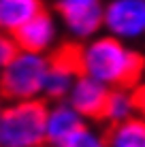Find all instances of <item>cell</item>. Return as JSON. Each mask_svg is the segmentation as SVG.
Wrapping results in <instances>:
<instances>
[{"label":"cell","mask_w":145,"mask_h":147,"mask_svg":"<svg viewBox=\"0 0 145 147\" xmlns=\"http://www.w3.org/2000/svg\"><path fill=\"white\" fill-rule=\"evenodd\" d=\"M75 62L81 75L96 79L105 88H134L145 75V51L141 47L96 34V36L73 45Z\"/></svg>","instance_id":"cell-1"},{"label":"cell","mask_w":145,"mask_h":147,"mask_svg":"<svg viewBox=\"0 0 145 147\" xmlns=\"http://www.w3.org/2000/svg\"><path fill=\"white\" fill-rule=\"evenodd\" d=\"M45 109L43 98L4 102L0 109V147H43Z\"/></svg>","instance_id":"cell-2"},{"label":"cell","mask_w":145,"mask_h":147,"mask_svg":"<svg viewBox=\"0 0 145 147\" xmlns=\"http://www.w3.org/2000/svg\"><path fill=\"white\" fill-rule=\"evenodd\" d=\"M47 66L49 55L17 49L0 68V98L4 102L43 98Z\"/></svg>","instance_id":"cell-3"},{"label":"cell","mask_w":145,"mask_h":147,"mask_svg":"<svg viewBox=\"0 0 145 147\" xmlns=\"http://www.w3.org/2000/svg\"><path fill=\"white\" fill-rule=\"evenodd\" d=\"M103 9L105 0H51V13L73 45L103 32Z\"/></svg>","instance_id":"cell-4"},{"label":"cell","mask_w":145,"mask_h":147,"mask_svg":"<svg viewBox=\"0 0 145 147\" xmlns=\"http://www.w3.org/2000/svg\"><path fill=\"white\" fill-rule=\"evenodd\" d=\"M103 32L134 47L145 45V0H105Z\"/></svg>","instance_id":"cell-5"},{"label":"cell","mask_w":145,"mask_h":147,"mask_svg":"<svg viewBox=\"0 0 145 147\" xmlns=\"http://www.w3.org/2000/svg\"><path fill=\"white\" fill-rule=\"evenodd\" d=\"M17 49L34 51L43 55H51L56 49L62 47V28H60L56 15L49 9H43L30 22H26L13 34Z\"/></svg>","instance_id":"cell-6"},{"label":"cell","mask_w":145,"mask_h":147,"mask_svg":"<svg viewBox=\"0 0 145 147\" xmlns=\"http://www.w3.org/2000/svg\"><path fill=\"white\" fill-rule=\"evenodd\" d=\"M77 77H79V68L75 62L73 43L62 45L49 55V66H47V75H45V85H43V100L45 102L66 100Z\"/></svg>","instance_id":"cell-7"},{"label":"cell","mask_w":145,"mask_h":147,"mask_svg":"<svg viewBox=\"0 0 145 147\" xmlns=\"http://www.w3.org/2000/svg\"><path fill=\"white\" fill-rule=\"evenodd\" d=\"M83 124H88V121L66 100L47 102V109H45V145L43 147H60Z\"/></svg>","instance_id":"cell-8"},{"label":"cell","mask_w":145,"mask_h":147,"mask_svg":"<svg viewBox=\"0 0 145 147\" xmlns=\"http://www.w3.org/2000/svg\"><path fill=\"white\" fill-rule=\"evenodd\" d=\"M107 92H109V88H105L96 79L86 77V75L79 73V77L75 79L71 92L66 96V102L86 121H100Z\"/></svg>","instance_id":"cell-9"},{"label":"cell","mask_w":145,"mask_h":147,"mask_svg":"<svg viewBox=\"0 0 145 147\" xmlns=\"http://www.w3.org/2000/svg\"><path fill=\"white\" fill-rule=\"evenodd\" d=\"M43 9H47L45 0H0V32L13 36Z\"/></svg>","instance_id":"cell-10"},{"label":"cell","mask_w":145,"mask_h":147,"mask_svg":"<svg viewBox=\"0 0 145 147\" xmlns=\"http://www.w3.org/2000/svg\"><path fill=\"white\" fill-rule=\"evenodd\" d=\"M137 115L132 88H111L105 98V107L100 113V121L107 126H115Z\"/></svg>","instance_id":"cell-11"},{"label":"cell","mask_w":145,"mask_h":147,"mask_svg":"<svg viewBox=\"0 0 145 147\" xmlns=\"http://www.w3.org/2000/svg\"><path fill=\"white\" fill-rule=\"evenodd\" d=\"M107 147H145V117H134L115 126H107L105 130Z\"/></svg>","instance_id":"cell-12"},{"label":"cell","mask_w":145,"mask_h":147,"mask_svg":"<svg viewBox=\"0 0 145 147\" xmlns=\"http://www.w3.org/2000/svg\"><path fill=\"white\" fill-rule=\"evenodd\" d=\"M60 147H107V136L100 126H96V121H88Z\"/></svg>","instance_id":"cell-13"},{"label":"cell","mask_w":145,"mask_h":147,"mask_svg":"<svg viewBox=\"0 0 145 147\" xmlns=\"http://www.w3.org/2000/svg\"><path fill=\"white\" fill-rule=\"evenodd\" d=\"M132 96H134V105H137V115L145 117V75L132 88Z\"/></svg>","instance_id":"cell-14"},{"label":"cell","mask_w":145,"mask_h":147,"mask_svg":"<svg viewBox=\"0 0 145 147\" xmlns=\"http://www.w3.org/2000/svg\"><path fill=\"white\" fill-rule=\"evenodd\" d=\"M4 62H7V58H4V55L0 53V68H2V64H4Z\"/></svg>","instance_id":"cell-15"},{"label":"cell","mask_w":145,"mask_h":147,"mask_svg":"<svg viewBox=\"0 0 145 147\" xmlns=\"http://www.w3.org/2000/svg\"><path fill=\"white\" fill-rule=\"evenodd\" d=\"M2 105H4V100H2V98H0V109H2Z\"/></svg>","instance_id":"cell-16"}]
</instances>
